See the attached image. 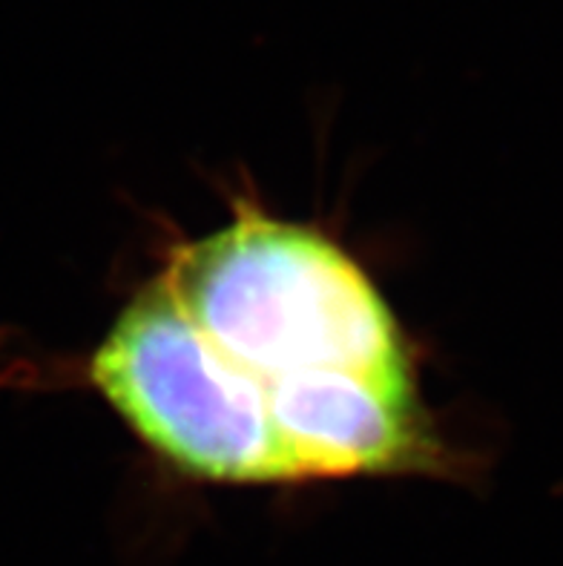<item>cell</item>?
I'll use <instances>...</instances> for the list:
<instances>
[{
  "label": "cell",
  "mask_w": 563,
  "mask_h": 566,
  "mask_svg": "<svg viewBox=\"0 0 563 566\" xmlns=\"http://www.w3.org/2000/svg\"><path fill=\"white\" fill-rule=\"evenodd\" d=\"M156 280L296 483L437 472L446 443L417 395L406 334L329 233L239 205Z\"/></svg>",
  "instance_id": "6da1fadb"
}]
</instances>
